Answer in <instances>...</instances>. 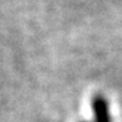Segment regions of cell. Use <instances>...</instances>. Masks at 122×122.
<instances>
[{
	"instance_id": "1",
	"label": "cell",
	"mask_w": 122,
	"mask_h": 122,
	"mask_svg": "<svg viewBox=\"0 0 122 122\" xmlns=\"http://www.w3.org/2000/svg\"><path fill=\"white\" fill-rule=\"evenodd\" d=\"M91 105L93 108V122H111L108 105L103 96L96 95L92 98Z\"/></svg>"
}]
</instances>
